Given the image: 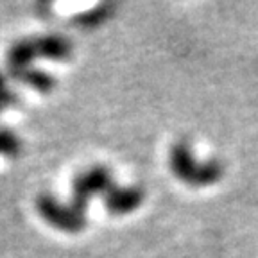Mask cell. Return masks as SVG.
I'll list each match as a JSON object with an SVG mask.
<instances>
[{
	"mask_svg": "<svg viewBox=\"0 0 258 258\" xmlns=\"http://www.w3.org/2000/svg\"><path fill=\"white\" fill-rule=\"evenodd\" d=\"M38 56L34 40H22L15 43L8 52V70L9 76L16 77L18 74L31 69V63Z\"/></svg>",
	"mask_w": 258,
	"mask_h": 258,
	"instance_id": "5",
	"label": "cell"
},
{
	"mask_svg": "<svg viewBox=\"0 0 258 258\" xmlns=\"http://www.w3.org/2000/svg\"><path fill=\"white\" fill-rule=\"evenodd\" d=\"M111 186H113L111 172H109L106 167H93V169L79 174V176L74 179L72 206L85 214L90 198H93L95 194L108 192Z\"/></svg>",
	"mask_w": 258,
	"mask_h": 258,
	"instance_id": "3",
	"label": "cell"
},
{
	"mask_svg": "<svg viewBox=\"0 0 258 258\" xmlns=\"http://www.w3.org/2000/svg\"><path fill=\"white\" fill-rule=\"evenodd\" d=\"M36 208L40 215L48 222L56 226L57 230L69 231V233H77L86 226V217L83 212L76 210L72 205L64 206L57 201L56 198L43 194L36 201Z\"/></svg>",
	"mask_w": 258,
	"mask_h": 258,
	"instance_id": "2",
	"label": "cell"
},
{
	"mask_svg": "<svg viewBox=\"0 0 258 258\" xmlns=\"http://www.w3.org/2000/svg\"><path fill=\"white\" fill-rule=\"evenodd\" d=\"M170 169L172 174L194 186H206L219 181L222 177V165L217 160L198 163L192 154V149L186 142H177L170 149Z\"/></svg>",
	"mask_w": 258,
	"mask_h": 258,
	"instance_id": "1",
	"label": "cell"
},
{
	"mask_svg": "<svg viewBox=\"0 0 258 258\" xmlns=\"http://www.w3.org/2000/svg\"><path fill=\"white\" fill-rule=\"evenodd\" d=\"M34 45H36L38 56L47 57V59H52V61H64L69 59L70 54H72V43L67 38L56 36V34L36 38Z\"/></svg>",
	"mask_w": 258,
	"mask_h": 258,
	"instance_id": "6",
	"label": "cell"
},
{
	"mask_svg": "<svg viewBox=\"0 0 258 258\" xmlns=\"http://www.w3.org/2000/svg\"><path fill=\"white\" fill-rule=\"evenodd\" d=\"M15 102H16V95L8 88L4 74L0 72V111H2V109H6L8 106L15 104Z\"/></svg>",
	"mask_w": 258,
	"mask_h": 258,
	"instance_id": "9",
	"label": "cell"
},
{
	"mask_svg": "<svg viewBox=\"0 0 258 258\" xmlns=\"http://www.w3.org/2000/svg\"><path fill=\"white\" fill-rule=\"evenodd\" d=\"M22 149L20 138L9 129H0V154L6 156H16Z\"/></svg>",
	"mask_w": 258,
	"mask_h": 258,
	"instance_id": "8",
	"label": "cell"
},
{
	"mask_svg": "<svg viewBox=\"0 0 258 258\" xmlns=\"http://www.w3.org/2000/svg\"><path fill=\"white\" fill-rule=\"evenodd\" d=\"M142 201H144V190L140 186L118 188V186L113 185L106 192V208L113 215L129 214V212L137 210L142 205Z\"/></svg>",
	"mask_w": 258,
	"mask_h": 258,
	"instance_id": "4",
	"label": "cell"
},
{
	"mask_svg": "<svg viewBox=\"0 0 258 258\" xmlns=\"http://www.w3.org/2000/svg\"><path fill=\"white\" fill-rule=\"evenodd\" d=\"M111 6H101V8H97L95 11L88 13V15H85L83 18H81V22H85V24H101L104 18H108L109 13H111Z\"/></svg>",
	"mask_w": 258,
	"mask_h": 258,
	"instance_id": "10",
	"label": "cell"
},
{
	"mask_svg": "<svg viewBox=\"0 0 258 258\" xmlns=\"http://www.w3.org/2000/svg\"><path fill=\"white\" fill-rule=\"evenodd\" d=\"M15 79L22 81V83H27L32 88H36L38 92H43V93L50 92V90L54 88V83H56L50 74L41 72V70H36V69H27L25 72L18 74Z\"/></svg>",
	"mask_w": 258,
	"mask_h": 258,
	"instance_id": "7",
	"label": "cell"
}]
</instances>
